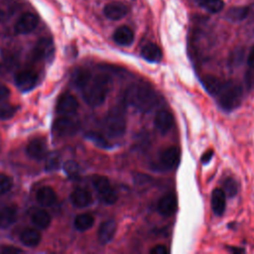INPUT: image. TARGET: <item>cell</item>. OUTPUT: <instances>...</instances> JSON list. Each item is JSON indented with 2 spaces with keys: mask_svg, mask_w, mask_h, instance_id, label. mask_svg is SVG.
Instances as JSON below:
<instances>
[{
  "mask_svg": "<svg viewBox=\"0 0 254 254\" xmlns=\"http://www.w3.org/2000/svg\"><path fill=\"white\" fill-rule=\"evenodd\" d=\"M124 101L136 110L147 113L156 106L158 95L150 84L144 81H138L130 84L126 88Z\"/></svg>",
  "mask_w": 254,
  "mask_h": 254,
  "instance_id": "6da1fadb",
  "label": "cell"
},
{
  "mask_svg": "<svg viewBox=\"0 0 254 254\" xmlns=\"http://www.w3.org/2000/svg\"><path fill=\"white\" fill-rule=\"evenodd\" d=\"M112 86V80L109 75L105 73H98L88 80V82L81 88L82 97L84 101L92 106L96 107L101 105Z\"/></svg>",
  "mask_w": 254,
  "mask_h": 254,
  "instance_id": "7a4b0ae2",
  "label": "cell"
},
{
  "mask_svg": "<svg viewBox=\"0 0 254 254\" xmlns=\"http://www.w3.org/2000/svg\"><path fill=\"white\" fill-rule=\"evenodd\" d=\"M219 106L225 111L236 109L242 101V88L234 81H223L215 95Z\"/></svg>",
  "mask_w": 254,
  "mask_h": 254,
  "instance_id": "3957f363",
  "label": "cell"
},
{
  "mask_svg": "<svg viewBox=\"0 0 254 254\" xmlns=\"http://www.w3.org/2000/svg\"><path fill=\"white\" fill-rule=\"evenodd\" d=\"M104 132L113 138L121 137L126 131V117L123 108L116 106L112 108L103 120Z\"/></svg>",
  "mask_w": 254,
  "mask_h": 254,
  "instance_id": "277c9868",
  "label": "cell"
},
{
  "mask_svg": "<svg viewBox=\"0 0 254 254\" xmlns=\"http://www.w3.org/2000/svg\"><path fill=\"white\" fill-rule=\"evenodd\" d=\"M92 184L98 196L103 202L107 204H113L116 202L117 192L106 177L96 175L92 178Z\"/></svg>",
  "mask_w": 254,
  "mask_h": 254,
  "instance_id": "5b68a950",
  "label": "cell"
},
{
  "mask_svg": "<svg viewBox=\"0 0 254 254\" xmlns=\"http://www.w3.org/2000/svg\"><path fill=\"white\" fill-rule=\"evenodd\" d=\"M79 128L78 122L70 116H62L54 123V132L58 136L65 137L74 135Z\"/></svg>",
  "mask_w": 254,
  "mask_h": 254,
  "instance_id": "8992f818",
  "label": "cell"
},
{
  "mask_svg": "<svg viewBox=\"0 0 254 254\" xmlns=\"http://www.w3.org/2000/svg\"><path fill=\"white\" fill-rule=\"evenodd\" d=\"M77 108V99L70 93H64L58 99L56 110L62 116H71L76 112Z\"/></svg>",
  "mask_w": 254,
  "mask_h": 254,
  "instance_id": "52a82bcc",
  "label": "cell"
},
{
  "mask_svg": "<svg viewBox=\"0 0 254 254\" xmlns=\"http://www.w3.org/2000/svg\"><path fill=\"white\" fill-rule=\"evenodd\" d=\"M39 24V17L31 12L23 14L15 24V32L20 35L29 34L36 29Z\"/></svg>",
  "mask_w": 254,
  "mask_h": 254,
  "instance_id": "ba28073f",
  "label": "cell"
},
{
  "mask_svg": "<svg viewBox=\"0 0 254 254\" xmlns=\"http://www.w3.org/2000/svg\"><path fill=\"white\" fill-rule=\"evenodd\" d=\"M160 165L163 169L171 170L180 162V150L176 146H171L164 149L160 154Z\"/></svg>",
  "mask_w": 254,
  "mask_h": 254,
  "instance_id": "9c48e42d",
  "label": "cell"
},
{
  "mask_svg": "<svg viewBox=\"0 0 254 254\" xmlns=\"http://www.w3.org/2000/svg\"><path fill=\"white\" fill-rule=\"evenodd\" d=\"M55 47L53 41L49 38H42L34 48L33 57L36 60H49L53 57Z\"/></svg>",
  "mask_w": 254,
  "mask_h": 254,
  "instance_id": "30bf717a",
  "label": "cell"
},
{
  "mask_svg": "<svg viewBox=\"0 0 254 254\" xmlns=\"http://www.w3.org/2000/svg\"><path fill=\"white\" fill-rule=\"evenodd\" d=\"M154 124L160 133L162 134L168 133L174 125L173 114L166 108L160 109L155 115Z\"/></svg>",
  "mask_w": 254,
  "mask_h": 254,
  "instance_id": "8fae6325",
  "label": "cell"
},
{
  "mask_svg": "<svg viewBox=\"0 0 254 254\" xmlns=\"http://www.w3.org/2000/svg\"><path fill=\"white\" fill-rule=\"evenodd\" d=\"M38 81V75L30 70L20 71L15 76V83L21 91H29L35 87Z\"/></svg>",
  "mask_w": 254,
  "mask_h": 254,
  "instance_id": "7c38bea8",
  "label": "cell"
},
{
  "mask_svg": "<svg viewBox=\"0 0 254 254\" xmlns=\"http://www.w3.org/2000/svg\"><path fill=\"white\" fill-rule=\"evenodd\" d=\"M129 12L128 7L122 2H111L105 5L103 9L104 16L112 21H118L124 18Z\"/></svg>",
  "mask_w": 254,
  "mask_h": 254,
  "instance_id": "4fadbf2b",
  "label": "cell"
},
{
  "mask_svg": "<svg viewBox=\"0 0 254 254\" xmlns=\"http://www.w3.org/2000/svg\"><path fill=\"white\" fill-rule=\"evenodd\" d=\"M178 207L177 197L174 193H167L163 195L158 202V211L163 216L173 215Z\"/></svg>",
  "mask_w": 254,
  "mask_h": 254,
  "instance_id": "5bb4252c",
  "label": "cell"
},
{
  "mask_svg": "<svg viewBox=\"0 0 254 254\" xmlns=\"http://www.w3.org/2000/svg\"><path fill=\"white\" fill-rule=\"evenodd\" d=\"M29 157L35 160H43L48 155V148L46 142L41 138L33 139L27 146L26 149Z\"/></svg>",
  "mask_w": 254,
  "mask_h": 254,
  "instance_id": "9a60e30c",
  "label": "cell"
},
{
  "mask_svg": "<svg viewBox=\"0 0 254 254\" xmlns=\"http://www.w3.org/2000/svg\"><path fill=\"white\" fill-rule=\"evenodd\" d=\"M116 229H117V224L114 219H107L103 221L98 228V233H97L98 241L101 244L109 243L113 239Z\"/></svg>",
  "mask_w": 254,
  "mask_h": 254,
  "instance_id": "2e32d148",
  "label": "cell"
},
{
  "mask_svg": "<svg viewBox=\"0 0 254 254\" xmlns=\"http://www.w3.org/2000/svg\"><path fill=\"white\" fill-rule=\"evenodd\" d=\"M70 201L75 207L83 208V207L89 206L92 203L93 198H92V195L89 190L79 188V189L74 190L71 192Z\"/></svg>",
  "mask_w": 254,
  "mask_h": 254,
  "instance_id": "e0dca14e",
  "label": "cell"
},
{
  "mask_svg": "<svg viewBox=\"0 0 254 254\" xmlns=\"http://www.w3.org/2000/svg\"><path fill=\"white\" fill-rule=\"evenodd\" d=\"M113 40L119 46L128 47L134 41V32L128 26H120L114 32Z\"/></svg>",
  "mask_w": 254,
  "mask_h": 254,
  "instance_id": "ac0fdd59",
  "label": "cell"
},
{
  "mask_svg": "<svg viewBox=\"0 0 254 254\" xmlns=\"http://www.w3.org/2000/svg\"><path fill=\"white\" fill-rule=\"evenodd\" d=\"M211 208L213 212L220 216L223 214L226 206V195L221 189H214L211 193Z\"/></svg>",
  "mask_w": 254,
  "mask_h": 254,
  "instance_id": "d6986e66",
  "label": "cell"
},
{
  "mask_svg": "<svg viewBox=\"0 0 254 254\" xmlns=\"http://www.w3.org/2000/svg\"><path fill=\"white\" fill-rule=\"evenodd\" d=\"M37 201L42 206H52L57 200V194L51 187H42L37 191Z\"/></svg>",
  "mask_w": 254,
  "mask_h": 254,
  "instance_id": "ffe728a7",
  "label": "cell"
},
{
  "mask_svg": "<svg viewBox=\"0 0 254 254\" xmlns=\"http://www.w3.org/2000/svg\"><path fill=\"white\" fill-rule=\"evenodd\" d=\"M141 56L150 63H159L163 57L161 49L153 43H148L142 48Z\"/></svg>",
  "mask_w": 254,
  "mask_h": 254,
  "instance_id": "44dd1931",
  "label": "cell"
},
{
  "mask_svg": "<svg viewBox=\"0 0 254 254\" xmlns=\"http://www.w3.org/2000/svg\"><path fill=\"white\" fill-rule=\"evenodd\" d=\"M21 242L28 247H35L41 241V234L34 228H25L20 235Z\"/></svg>",
  "mask_w": 254,
  "mask_h": 254,
  "instance_id": "7402d4cb",
  "label": "cell"
},
{
  "mask_svg": "<svg viewBox=\"0 0 254 254\" xmlns=\"http://www.w3.org/2000/svg\"><path fill=\"white\" fill-rule=\"evenodd\" d=\"M17 219V210L13 206H5L0 209V228H8Z\"/></svg>",
  "mask_w": 254,
  "mask_h": 254,
  "instance_id": "603a6c76",
  "label": "cell"
},
{
  "mask_svg": "<svg viewBox=\"0 0 254 254\" xmlns=\"http://www.w3.org/2000/svg\"><path fill=\"white\" fill-rule=\"evenodd\" d=\"M205 90L211 94L212 96H215L217 94V92L219 91L223 81L220 80L218 77L214 76V75H205L202 77V80H201Z\"/></svg>",
  "mask_w": 254,
  "mask_h": 254,
  "instance_id": "cb8c5ba5",
  "label": "cell"
},
{
  "mask_svg": "<svg viewBox=\"0 0 254 254\" xmlns=\"http://www.w3.org/2000/svg\"><path fill=\"white\" fill-rule=\"evenodd\" d=\"M32 222L40 229H46L51 224V216L44 209H37L32 214Z\"/></svg>",
  "mask_w": 254,
  "mask_h": 254,
  "instance_id": "d4e9b609",
  "label": "cell"
},
{
  "mask_svg": "<svg viewBox=\"0 0 254 254\" xmlns=\"http://www.w3.org/2000/svg\"><path fill=\"white\" fill-rule=\"evenodd\" d=\"M94 224V217L90 213H81L74 219V227L78 231H85L92 227Z\"/></svg>",
  "mask_w": 254,
  "mask_h": 254,
  "instance_id": "484cf974",
  "label": "cell"
},
{
  "mask_svg": "<svg viewBox=\"0 0 254 254\" xmlns=\"http://www.w3.org/2000/svg\"><path fill=\"white\" fill-rule=\"evenodd\" d=\"M91 76L92 75L89 70L85 68H77L72 74V81L78 88L81 89L88 82Z\"/></svg>",
  "mask_w": 254,
  "mask_h": 254,
  "instance_id": "4316f807",
  "label": "cell"
},
{
  "mask_svg": "<svg viewBox=\"0 0 254 254\" xmlns=\"http://www.w3.org/2000/svg\"><path fill=\"white\" fill-rule=\"evenodd\" d=\"M248 13L249 9L247 7H232L228 9L226 17L231 21H242L248 16Z\"/></svg>",
  "mask_w": 254,
  "mask_h": 254,
  "instance_id": "83f0119b",
  "label": "cell"
},
{
  "mask_svg": "<svg viewBox=\"0 0 254 254\" xmlns=\"http://www.w3.org/2000/svg\"><path fill=\"white\" fill-rule=\"evenodd\" d=\"M200 6L208 13H218L224 7L223 0H202Z\"/></svg>",
  "mask_w": 254,
  "mask_h": 254,
  "instance_id": "f1b7e54d",
  "label": "cell"
},
{
  "mask_svg": "<svg viewBox=\"0 0 254 254\" xmlns=\"http://www.w3.org/2000/svg\"><path fill=\"white\" fill-rule=\"evenodd\" d=\"M17 111V107L4 100L0 101V120L12 118Z\"/></svg>",
  "mask_w": 254,
  "mask_h": 254,
  "instance_id": "f546056e",
  "label": "cell"
},
{
  "mask_svg": "<svg viewBox=\"0 0 254 254\" xmlns=\"http://www.w3.org/2000/svg\"><path fill=\"white\" fill-rule=\"evenodd\" d=\"M222 187H223L222 190H223L225 195H227L228 197H233L238 192V185H237L236 181L232 178H226L223 181Z\"/></svg>",
  "mask_w": 254,
  "mask_h": 254,
  "instance_id": "4dcf8cb0",
  "label": "cell"
},
{
  "mask_svg": "<svg viewBox=\"0 0 254 254\" xmlns=\"http://www.w3.org/2000/svg\"><path fill=\"white\" fill-rule=\"evenodd\" d=\"M85 137L90 140L91 142H93L96 146L100 147V148H109V144L107 142V140L99 133H96V132H88L85 134Z\"/></svg>",
  "mask_w": 254,
  "mask_h": 254,
  "instance_id": "1f68e13d",
  "label": "cell"
},
{
  "mask_svg": "<svg viewBox=\"0 0 254 254\" xmlns=\"http://www.w3.org/2000/svg\"><path fill=\"white\" fill-rule=\"evenodd\" d=\"M64 169L65 174L70 178V179H75L78 178L79 176V166L77 165L76 162L74 161H66L64 165Z\"/></svg>",
  "mask_w": 254,
  "mask_h": 254,
  "instance_id": "d6a6232c",
  "label": "cell"
},
{
  "mask_svg": "<svg viewBox=\"0 0 254 254\" xmlns=\"http://www.w3.org/2000/svg\"><path fill=\"white\" fill-rule=\"evenodd\" d=\"M60 166V157L56 153H51L46 156V169L48 171L57 170Z\"/></svg>",
  "mask_w": 254,
  "mask_h": 254,
  "instance_id": "836d02e7",
  "label": "cell"
},
{
  "mask_svg": "<svg viewBox=\"0 0 254 254\" xmlns=\"http://www.w3.org/2000/svg\"><path fill=\"white\" fill-rule=\"evenodd\" d=\"M12 188V180L10 177L0 174V194L8 192Z\"/></svg>",
  "mask_w": 254,
  "mask_h": 254,
  "instance_id": "e575fe53",
  "label": "cell"
},
{
  "mask_svg": "<svg viewBox=\"0 0 254 254\" xmlns=\"http://www.w3.org/2000/svg\"><path fill=\"white\" fill-rule=\"evenodd\" d=\"M10 95V89L3 83L0 82V101L6 100Z\"/></svg>",
  "mask_w": 254,
  "mask_h": 254,
  "instance_id": "d590c367",
  "label": "cell"
},
{
  "mask_svg": "<svg viewBox=\"0 0 254 254\" xmlns=\"http://www.w3.org/2000/svg\"><path fill=\"white\" fill-rule=\"evenodd\" d=\"M151 254H167L168 253V249L166 248L165 245H157L155 247H153L150 250Z\"/></svg>",
  "mask_w": 254,
  "mask_h": 254,
  "instance_id": "8d00e7d4",
  "label": "cell"
},
{
  "mask_svg": "<svg viewBox=\"0 0 254 254\" xmlns=\"http://www.w3.org/2000/svg\"><path fill=\"white\" fill-rule=\"evenodd\" d=\"M0 252L3 253V254H11V253H19V252H22L21 249L19 248H15L13 246H5L3 248L0 249Z\"/></svg>",
  "mask_w": 254,
  "mask_h": 254,
  "instance_id": "74e56055",
  "label": "cell"
},
{
  "mask_svg": "<svg viewBox=\"0 0 254 254\" xmlns=\"http://www.w3.org/2000/svg\"><path fill=\"white\" fill-rule=\"evenodd\" d=\"M247 64L252 69H254V46L251 48L249 52V55L247 58Z\"/></svg>",
  "mask_w": 254,
  "mask_h": 254,
  "instance_id": "f35d334b",
  "label": "cell"
},
{
  "mask_svg": "<svg viewBox=\"0 0 254 254\" xmlns=\"http://www.w3.org/2000/svg\"><path fill=\"white\" fill-rule=\"evenodd\" d=\"M212 156H213V152H212V150H208L207 152H205V153L201 156V162H202L203 164L208 163V162L211 160Z\"/></svg>",
  "mask_w": 254,
  "mask_h": 254,
  "instance_id": "ab89813d",
  "label": "cell"
},
{
  "mask_svg": "<svg viewBox=\"0 0 254 254\" xmlns=\"http://www.w3.org/2000/svg\"><path fill=\"white\" fill-rule=\"evenodd\" d=\"M1 18H2V11L0 10V20H1Z\"/></svg>",
  "mask_w": 254,
  "mask_h": 254,
  "instance_id": "60d3db41",
  "label": "cell"
}]
</instances>
